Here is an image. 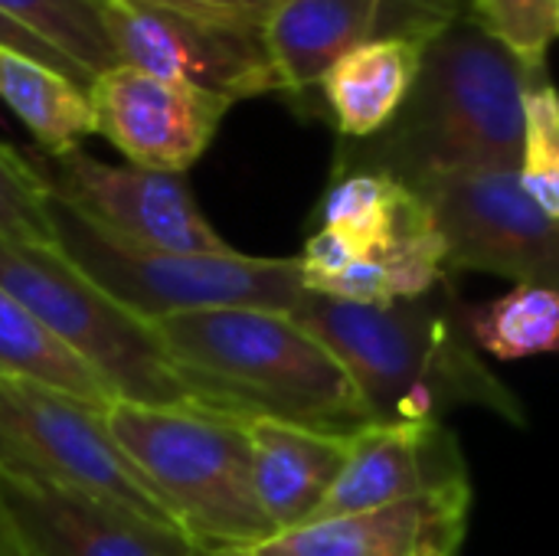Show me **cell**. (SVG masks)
Masks as SVG:
<instances>
[{"label":"cell","instance_id":"1","mask_svg":"<svg viewBox=\"0 0 559 556\" xmlns=\"http://www.w3.org/2000/svg\"><path fill=\"white\" fill-rule=\"evenodd\" d=\"M534 79L472 10L426 46L400 115L367 141H341L334 174L380 170L406 187L445 174H518Z\"/></svg>","mask_w":559,"mask_h":556},{"label":"cell","instance_id":"2","mask_svg":"<svg viewBox=\"0 0 559 556\" xmlns=\"http://www.w3.org/2000/svg\"><path fill=\"white\" fill-rule=\"evenodd\" d=\"M154 331L197 406L334 436L377 426L341 360L285 311L174 315Z\"/></svg>","mask_w":559,"mask_h":556},{"label":"cell","instance_id":"3","mask_svg":"<svg viewBox=\"0 0 559 556\" xmlns=\"http://www.w3.org/2000/svg\"><path fill=\"white\" fill-rule=\"evenodd\" d=\"M292 318L341 360L377 423H439L452 406H485L524 426L518 397L481 364L445 285L400 305L305 292Z\"/></svg>","mask_w":559,"mask_h":556},{"label":"cell","instance_id":"4","mask_svg":"<svg viewBox=\"0 0 559 556\" xmlns=\"http://www.w3.org/2000/svg\"><path fill=\"white\" fill-rule=\"evenodd\" d=\"M105 423L147 488L203 551H255L275 537L255 492L249 419L197 403L111 400Z\"/></svg>","mask_w":559,"mask_h":556},{"label":"cell","instance_id":"5","mask_svg":"<svg viewBox=\"0 0 559 556\" xmlns=\"http://www.w3.org/2000/svg\"><path fill=\"white\" fill-rule=\"evenodd\" d=\"M56 246L118 305L144 321L174 315L262 308L292 315L305 298L295 259L226 252H170L118 239L49 193Z\"/></svg>","mask_w":559,"mask_h":556},{"label":"cell","instance_id":"6","mask_svg":"<svg viewBox=\"0 0 559 556\" xmlns=\"http://www.w3.org/2000/svg\"><path fill=\"white\" fill-rule=\"evenodd\" d=\"M0 285L118 400L193 403L154 324L118 305L56 242L0 236Z\"/></svg>","mask_w":559,"mask_h":556},{"label":"cell","instance_id":"7","mask_svg":"<svg viewBox=\"0 0 559 556\" xmlns=\"http://www.w3.org/2000/svg\"><path fill=\"white\" fill-rule=\"evenodd\" d=\"M0 472L79 492L183 531L115 442L105 410L36 380L0 377Z\"/></svg>","mask_w":559,"mask_h":556},{"label":"cell","instance_id":"8","mask_svg":"<svg viewBox=\"0 0 559 556\" xmlns=\"http://www.w3.org/2000/svg\"><path fill=\"white\" fill-rule=\"evenodd\" d=\"M445 239L449 269H475L559 292V220L544 213L518 174H445L413 187Z\"/></svg>","mask_w":559,"mask_h":556},{"label":"cell","instance_id":"9","mask_svg":"<svg viewBox=\"0 0 559 556\" xmlns=\"http://www.w3.org/2000/svg\"><path fill=\"white\" fill-rule=\"evenodd\" d=\"M118 62L229 98L278 95L265 33L164 0H102Z\"/></svg>","mask_w":559,"mask_h":556},{"label":"cell","instance_id":"10","mask_svg":"<svg viewBox=\"0 0 559 556\" xmlns=\"http://www.w3.org/2000/svg\"><path fill=\"white\" fill-rule=\"evenodd\" d=\"M475 0H282L265 23L278 98L301 118H324L321 82L357 46L380 36L436 39Z\"/></svg>","mask_w":559,"mask_h":556},{"label":"cell","instance_id":"11","mask_svg":"<svg viewBox=\"0 0 559 556\" xmlns=\"http://www.w3.org/2000/svg\"><path fill=\"white\" fill-rule=\"evenodd\" d=\"M46 190L118 239L170 252H226L233 249L197 206L183 174L108 164L88 151L59 157L26 151Z\"/></svg>","mask_w":559,"mask_h":556},{"label":"cell","instance_id":"12","mask_svg":"<svg viewBox=\"0 0 559 556\" xmlns=\"http://www.w3.org/2000/svg\"><path fill=\"white\" fill-rule=\"evenodd\" d=\"M95 134H102L128 164L160 174H187L213 144L229 98L190 82L160 79L118 62L88 82Z\"/></svg>","mask_w":559,"mask_h":556},{"label":"cell","instance_id":"13","mask_svg":"<svg viewBox=\"0 0 559 556\" xmlns=\"http://www.w3.org/2000/svg\"><path fill=\"white\" fill-rule=\"evenodd\" d=\"M0 501L29 556H213L177 528L10 472Z\"/></svg>","mask_w":559,"mask_h":556},{"label":"cell","instance_id":"14","mask_svg":"<svg viewBox=\"0 0 559 556\" xmlns=\"http://www.w3.org/2000/svg\"><path fill=\"white\" fill-rule=\"evenodd\" d=\"M462 488L472 482L455 433L442 423H377L354 436L350 459L311 521Z\"/></svg>","mask_w":559,"mask_h":556},{"label":"cell","instance_id":"15","mask_svg":"<svg viewBox=\"0 0 559 556\" xmlns=\"http://www.w3.org/2000/svg\"><path fill=\"white\" fill-rule=\"evenodd\" d=\"M468 508L472 488H462L377 511L308 521L255 551L269 556H459Z\"/></svg>","mask_w":559,"mask_h":556},{"label":"cell","instance_id":"16","mask_svg":"<svg viewBox=\"0 0 559 556\" xmlns=\"http://www.w3.org/2000/svg\"><path fill=\"white\" fill-rule=\"evenodd\" d=\"M252 475L275 534L308 524L337 485L354 436L318 433L278 419H249Z\"/></svg>","mask_w":559,"mask_h":556},{"label":"cell","instance_id":"17","mask_svg":"<svg viewBox=\"0 0 559 556\" xmlns=\"http://www.w3.org/2000/svg\"><path fill=\"white\" fill-rule=\"evenodd\" d=\"M429 43L432 39L419 36H380L350 49L324 75L321 108L341 141H367L400 115L419 79Z\"/></svg>","mask_w":559,"mask_h":556},{"label":"cell","instance_id":"18","mask_svg":"<svg viewBox=\"0 0 559 556\" xmlns=\"http://www.w3.org/2000/svg\"><path fill=\"white\" fill-rule=\"evenodd\" d=\"M0 102L33 134L36 151L59 157L95 134L85 85L0 43Z\"/></svg>","mask_w":559,"mask_h":556},{"label":"cell","instance_id":"19","mask_svg":"<svg viewBox=\"0 0 559 556\" xmlns=\"http://www.w3.org/2000/svg\"><path fill=\"white\" fill-rule=\"evenodd\" d=\"M0 377H23L62 390L88 406L108 410L111 387L66 351L3 285H0Z\"/></svg>","mask_w":559,"mask_h":556},{"label":"cell","instance_id":"20","mask_svg":"<svg viewBox=\"0 0 559 556\" xmlns=\"http://www.w3.org/2000/svg\"><path fill=\"white\" fill-rule=\"evenodd\" d=\"M462 324L472 344L498 360L559 354V292L514 285L495 301L462 305Z\"/></svg>","mask_w":559,"mask_h":556},{"label":"cell","instance_id":"21","mask_svg":"<svg viewBox=\"0 0 559 556\" xmlns=\"http://www.w3.org/2000/svg\"><path fill=\"white\" fill-rule=\"evenodd\" d=\"M0 10L66 52L88 79L118 66L102 0H0Z\"/></svg>","mask_w":559,"mask_h":556},{"label":"cell","instance_id":"22","mask_svg":"<svg viewBox=\"0 0 559 556\" xmlns=\"http://www.w3.org/2000/svg\"><path fill=\"white\" fill-rule=\"evenodd\" d=\"M534 203L559 220V88L550 75L534 79L524 102V154L518 170Z\"/></svg>","mask_w":559,"mask_h":556},{"label":"cell","instance_id":"23","mask_svg":"<svg viewBox=\"0 0 559 556\" xmlns=\"http://www.w3.org/2000/svg\"><path fill=\"white\" fill-rule=\"evenodd\" d=\"M0 236L23 242H56L49 190L26 151L0 141Z\"/></svg>","mask_w":559,"mask_h":556},{"label":"cell","instance_id":"24","mask_svg":"<svg viewBox=\"0 0 559 556\" xmlns=\"http://www.w3.org/2000/svg\"><path fill=\"white\" fill-rule=\"evenodd\" d=\"M478 20L537 75L557 39V0H475Z\"/></svg>","mask_w":559,"mask_h":556},{"label":"cell","instance_id":"25","mask_svg":"<svg viewBox=\"0 0 559 556\" xmlns=\"http://www.w3.org/2000/svg\"><path fill=\"white\" fill-rule=\"evenodd\" d=\"M164 3H174V7H183V10H197V13L226 20V23L265 33V23H269V16L275 13V7L282 0H164Z\"/></svg>","mask_w":559,"mask_h":556},{"label":"cell","instance_id":"26","mask_svg":"<svg viewBox=\"0 0 559 556\" xmlns=\"http://www.w3.org/2000/svg\"><path fill=\"white\" fill-rule=\"evenodd\" d=\"M0 556H29L26 544L20 541V534H16V528L3 508V501H0Z\"/></svg>","mask_w":559,"mask_h":556},{"label":"cell","instance_id":"27","mask_svg":"<svg viewBox=\"0 0 559 556\" xmlns=\"http://www.w3.org/2000/svg\"><path fill=\"white\" fill-rule=\"evenodd\" d=\"M213 556H269V554H259V551H229V554H213Z\"/></svg>","mask_w":559,"mask_h":556},{"label":"cell","instance_id":"28","mask_svg":"<svg viewBox=\"0 0 559 556\" xmlns=\"http://www.w3.org/2000/svg\"><path fill=\"white\" fill-rule=\"evenodd\" d=\"M557 36H559V0H557Z\"/></svg>","mask_w":559,"mask_h":556},{"label":"cell","instance_id":"29","mask_svg":"<svg viewBox=\"0 0 559 556\" xmlns=\"http://www.w3.org/2000/svg\"><path fill=\"white\" fill-rule=\"evenodd\" d=\"M3 111H7V108H3V102H0V118H3Z\"/></svg>","mask_w":559,"mask_h":556}]
</instances>
